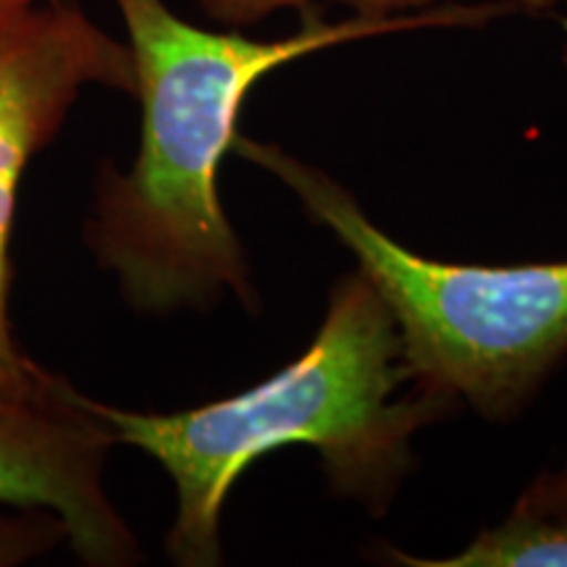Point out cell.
I'll return each instance as SVG.
<instances>
[{"mask_svg": "<svg viewBox=\"0 0 567 567\" xmlns=\"http://www.w3.org/2000/svg\"><path fill=\"white\" fill-rule=\"evenodd\" d=\"M113 3L126 27L142 105L140 151L126 172L101 166L84 245L116 279L124 302L145 316L210 310L226 297L250 310L260 305L243 239L221 205L218 172L239 137L247 95L264 76L347 42L484 27L509 11L499 0L329 21L308 6L297 32L252 40L189 24L166 0Z\"/></svg>", "mask_w": 567, "mask_h": 567, "instance_id": "1", "label": "cell"}, {"mask_svg": "<svg viewBox=\"0 0 567 567\" xmlns=\"http://www.w3.org/2000/svg\"><path fill=\"white\" fill-rule=\"evenodd\" d=\"M82 400L116 446L142 450L172 478L166 555L182 567L221 565L234 484L289 444L313 446L334 494L381 517L413 471L417 431L457 408L410 375L394 318L358 268L334 284L308 350L245 392L174 413Z\"/></svg>", "mask_w": 567, "mask_h": 567, "instance_id": "2", "label": "cell"}, {"mask_svg": "<svg viewBox=\"0 0 567 567\" xmlns=\"http://www.w3.org/2000/svg\"><path fill=\"white\" fill-rule=\"evenodd\" d=\"M234 153L276 176L352 252L386 302L421 386L505 421L567 358V260L476 266L425 258L375 226L358 197L313 163L243 134Z\"/></svg>", "mask_w": 567, "mask_h": 567, "instance_id": "3", "label": "cell"}, {"mask_svg": "<svg viewBox=\"0 0 567 567\" xmlns=\"http://www.w3.org/2000/svg\"><path fill=\"white\" fill-rule=\"evenodd\" d=\"M87 87L134 95V63L76 0H38L0 27V408L55 405L71 386L13 334L11 234L27 168Z\"/></svg>", "mask_w": 567, "mask_h": 567, "instance_id": "4", "label": "cell"}, {"mask_svg": "<svg viewBox=\"0 0 567 567\" xmlns=\"http://www.w3.org/2000/svg\"><path fill=\"white\" fill-rule=\"evenodd\" d=\"M113 446L111 431L74 384L55 405L0 408V507L59 517L84 565H137V536L105 492Z\"/></svg>", "mask_w": 567, "mask_h": 567, "instance_id": "5", "label": "cell"}, {"mask_svg": "<svg viewBox=\"0 0 567 567\" xmlns=\"http://www.w3.org/2000/svg\"><path fill=\"white\" fill-rule=\"evenodd\" d=\"M392 557L413 567H567V509L526 492L505 520L481 530L457 555L417 559L392 549Z\"/></svg>", "mask_w": 567, "mask_h": 567, "instance_id": "6", "label": "cell"}, {"mask_svg": "<svg viewBox=\"0 0 567 567\" xmlns=\"http://www.w3.org/2000/svg\"><path fill=\"white\" fill-rule=\"evenodd\" d=\"M205 17L224 27H250L284 9H308L316 0H197ZM352 13L363 17H396V13L423 11L431 6H442L446 0H334Z\"/></svg>", "mask_w": 567, "mask_h": 567, "instance_id": "7", "label": "cell"}, {"mask_svg": "<svg viewBox=\"0 0 567 567\" xmlns=\"http://www.w3.org/2000/svg\"><path fill=\"white\" fill-rule=\"evenodd\" d=\"M66 544L59 517L40 509L0 507V567H19Z\"/></svg>", "mask_w": 567, "mask_h": 567, "instance_id": "8", "label": "cell"}, {"mask_svg": "<svg viewBox=\"0 0 567 567\" xmlns=\"http://www.w3.org/2000/svg\"><path fill=\"white\" fill-rule=\"evenodd\" d=\"M528 494H534L536 499L555 505L559 509H567V467L559 473H549L534 481V486L528 488Z\"/></svg>", "mask_w": 567, "mask_h": 567, "instance_id": "9", "label": "cell"}, {"mask_svg": "<svg viewBox=\"0 0 567 567\" xmlns=\"http://www.w3.org/2000/svg\"><path fill=\"white\" fill-rule=\"evenodd\" d=\"M509 6V11H526V13H547L565 9L567 0H502Z\"/></svg>", "mask_w": 567, "mask_h": 567, "instance_id": "10", "label": "cell"}, {"mask_svg": "<svg viewBox=\"0 0 567 567\" xmlns=\"http://www.w3.org/2000/svg\"><path fill=\"white\" fill-rule=\"evenodd\" d=\"M34 3H38V0H0V27H3L6 21L17 19L19 13H24L27 9H32Z\"/></svg>", "mask_w": 567, "mask_h": 567, "instance_id": "11", "label": "cell"}, {"mask_svg": "<svg viewBox=\"0 0 567 567\" xmlns=\"http://www.w3.org/2000/svg\"><path fill=\"white\" fill-rule=\"evenodd\" d=\"M565 9H567V3H565ZM563 59H565V66H567V40H565V48H563Z\"/></svg>", "mask_w": 567, "mask_h": 567, "instance_id": "12", "label": "cell"}]
</instances>
